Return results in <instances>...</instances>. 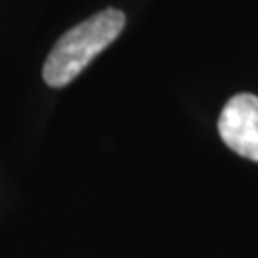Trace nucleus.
<instances>
[{"mask_svg":"<svg viewBox=\"0 0 258 258\" xmlns=\"http://www.w3.org/2000/svg\"><path fill=\"white\" fill-rule=\"evenodd\" d=\"M124 14L107 8L75 25L50 50L42 77L46 84L61 88L84 71L96 55L103 52L124 29Z\"/></svg>","mask_w":258,"mask_h":258,"instance_id":"nucleus-1","label":"nucleus"},{"mask_svg":"<svg viewBox=\"0 0 258 258\" xmlns=\"http://www.w3.org/2000/svg\"><path fill=\"white\" fill-rule=\"evenodd\" d=\"M224 144L237 155L258 163V98L237 94L224 105L218 119Z\"/></svg>","mask_w":258,"mask_h":258,"instance_id":"nucleus-2","label":"nucleus"}]
</instances>
